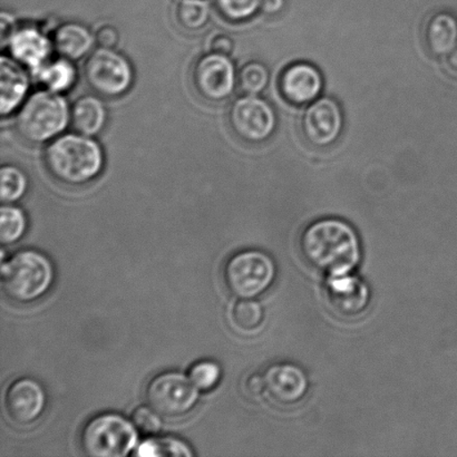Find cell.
<instances>
[{"instance_id":"obj_1","label":"cell","mask_w":457,"mask_h":457,"mask_svg":"<svg viewBox=\"0 0 457 457\" xmlns=\"http://www.w3.org/2000/svg\"><path fill=\"white\" fill-rule=\"evenodd\" d=\"M299 249L309 267L329 277L348 275L361 258L355 228L336 218L311 223L300 236Z\"/></svg>"},{"instance_id":"obj_2","label":"cell","mask_w":457,"mask_h":457,"mask_svg":"<svg viewBox=\"0 0 457 457\" xmlns=\"http://www.w3.org/2000/svg\"><path fill=\"white\" fill-rule=\"evenodd\" d=\"M45 167L56 181L79 187L96 180L104 168V152L92 137L64 134L49 143L44 155Z\"/></svg>"},{"instance_id":"obj_3","label":"cell","mask_w":457,"mask_h":457,"mask_svg":"<svg viewBox=\"0 0 457 457\" xmlns=\"http://www.w3.org/2000/svg\"><path fill=\"white\" fill-rule=\"evenodd\" d=\"M53 264L36 250H21L2 266L4 293L12 302L30 303L46 295L53 286Z\"/></svg>"},{"instance_id":"obj_4","label":"cell","mask_w":457,"mask_h":457,"mask_svg":"<svg viewBox=\"0 0 457 457\" xmlns=\"http://www.w3.org/2000/svg\"><path fill=\"white\" fill-rule=\"evenodd\" d=\"M69 103L61 93L33 94L18 112L16 127L26 142L43 145L61 136L71 122Z\"/></svg>"},{"instance_id":"obj_5","label":"cell","mask_w":457,"mask_h":457,"mask_svg":"<svg viewBox=\"0 0 457 457\" xmlns=\"http://www.w3.org/2000/svg\"><path fill=\"white\" fill-rule=\"evenodd\" d=\"M277 276L270 255L259 250H244L231 255L223 267L228 293L240 299L259 297L270 288Z\"/></svg>"},{"instance_id":"obj_6","label":"cell","mask_w":457,"mask_h":457,"mask_svg":"<svg viewBox=\"0 0 457 457\" xmlns=\"http://www.w3.org/2000/svg\"><path fill=\"white\" fill-rule=\"evenodd\" d=\"M137 429L118 414H102L89 420L80 432V447L92 457H123L136 449Z\"/></svg>"},{"instance_id":"obj_7","label":"cell","mask_w":457,"mask_h":457,"mask_svg":"<svg viewBox=\"0 0 457 457\" xmlns=\"http://www.w3.org/2000/svg\"><path fill=\"white\" fill-rule=\"evenodd\" d=\"M84 75L89 87L107 98L122 96L134 80L131 62L114 48L94 51L85 64Z\"/></svg>"},{"instance_id":"obj_8","label":"cell","mask_w":457,"mask_h":457,"mask_svg":"<svg viewBox=\"0 0 457 457\" xmlns=\"http://www.w3.org/2000/svg\"><path fill=\"white\" fill-rule=\"evenodd\" d=\"M147 404L164 418H179L195 409L199 389L187 376L178 371L155 376L145 389Z\"/></svg>"},{"instance_id":"obj_9","label":"cell","mask_w":457,"mask_h":457,"mask_svg":"<svg viewBox=\"0 0 457 457\" xmlns=\"http://www.w3.org/2000/svg\"><path fill=\"white\" fill-rule=\"evenodd\" d=\"M275 110L258 96L237 97L228 111V124L242 141L259 145L269 140L277 128Z\"/></svg>"},{"instance_id":"obj_10","label":"cell","mask_w":457,"mask_h":457,"mask_svg":"<svg viewBox=\"0 0 457 457\" xmlns=\"http://www.w3.org/2000/svg\"><path fill=\"white\" fill-rule=\"evenodd\" d=\"M237 82L235 62L223 54H205L192 70V84L196 93L208 102L226 101L235 92Z\"/></svg>"},{"instance_id":"obj_11","label":"cell","mask_w":457,"mask_h":457,"mask_svg":"<svg viewBox=\"0 0 457 457\" xmlns=\"http://www.w3.org/2000/svg\"><path fill=\"white\" fill-rule=\"evenodd\" d=\"M343 129V111L334 98L327 96L317 98L303 112L302 119L303 137L313 146L333 145L342 136Z\"/></svg>"},{"instance_id":"obj_12","label":"cell","mask_w":457,"mask_h":457,"mask_svg":"<svg viewBox=\"0 0 457 457\" xmlns=\"http://www.w3.org/2000/svg\"><path fill=\"white\" fill-rule=\"evenodd\" d=\"M324 293L330 311L346 320L362 315L370 302L369 287L351 273L329 277Z\"/></svg>"},{"instance_id":"obj_13","label":"cell","mask_w":457,"mask_h":457,"mask_svg":"<svg viewBox=\"0 0 457 457\" xmlns=\"http://www.w3.org/2000/svg\"><path fill=\"white\" fill-rule=\"evenodd\" d=\"M262 375L266 395L278 404H297L306 396L309 389L307 375L297 365L278 362L268 367Z\"/></svg>"},{"instance_id":"obj_14","label":"cell","mask_w":457,"mask_h":457,"mask_svg":"<svg viewBox=\"0 0 457 457\" xmlns=\"http://www.w3.org/2000/svg\"><path fill=\"white\" fill-rule=\"evenodd\" d=\"M46 406L42 385L31 378L15 380L4 395L8 418L17 424L27 425L37 420Z\"/></svg>"},{"instance_id":"obj_15","label":"cell","mask_w":457,"mask_h":457,"mask_svg":"<svg viewBox=\"0 0 457 457\" xmlns=\"http://www.w3.org/2000/svg\"><path fill=\"white\" fill-rule=\"evenodd\" d=\"M324 79L320 70L309 62H295L280 76V92L294 105H309L320 98Z\"/></svg>"},{"instance_id":"obj_16","label":"cell","mask_w":457,"mask_h":457,"mask_svg":"<svg viewBox=\"0 0 457 457\" xmlns=\"http://www.w3.org/2000/svg\"><path fill=\"white\" fill-rule=\"evenodd\" d=\"M53 46L51 40L35 27H21L13 31L8 40L12 57L34 74L47 64Z\"/></svg>"},{"instance_id":"obj_17","label":"cell","mask_w":457,"mask_h":457,"mask_svg":"<svg viewBox=\"0 0 457 457\" xmlns=\"http://www.w3.org/2000/svg\"><path fill=\"white\" fill-rule=\"evenodd\" d=\"M0 112L3 116L11 115L24 102L29 89V74L25 66L15 58L3 56L0 60Z\"/></svg>"},{"instance_id":"obj_18","label":"cell","mask_w":457,"mask_h":457,"mask_svg":"<svg viewBox=\"0 0 457 457\" xmlns=\"http://www.w3.org/2000/svg\"><path fill=\"white\" fill-rule=\"evenodd\" d=\"M424 40L433 56H449L457 47V18L447 12H433L425 21Z\"/></svg>"},{"instance_id":"obj_19","label":"cell","mask_w":457,"mask_h":457,"mask_svg":"<svg viewBox=\"0 0 457 457\" xmlns=\"http://www.w3.org/2000/svg\"><path fill=\"white\" fill-rule=\"evenodd\" d=\"M106 122V106L98 96H84L71 106V123L78 133L96 137L103 131Z\"/></svg>"},{"instance_id":"obj_20","label":"cell","mask_w":457,"mask_h":457,"mask_svg":"<svg viewBox=\"0 0 457 457\" xmlns=\"http://www.w3.org/2000/svg\"><path fill=\"white\" fill-rule=\"evenodd\" d=\"M96 37L87 26L79 22H66L58 27L54 35L53 44L62 57L79 61L91 51Z\"/></svg>"},{"instance_id":"obj_21","label":"cell","mask_w":457,"mask_h":457,"mask_svg":"<svg viewBox=\"0 0 457 457\" xmlns=\"http://www.w3.org/2000/svg\"><path fill=\"white\" fill-rule=\"evenodd\" d=\"M73 61L62 57L52 62H47L40 69L36 76L40 83H43L49 91L64 93L74 87L78 71Z\"/></svg>"},{"instance_id":"obj_22","label":"cell","mask_w":457,"mask_h":457,"mask_svg":"<svg viewBox=\"0 0 457 457\" xmlns=\"http://www.w3.org/2000/svg\"><path fill=\"white\" fill-rule=\"evenodd\" d=\"M174 15L181 29L196 31L208 24L210 6L205 0H180L177 4Z\"/></svg>"},{"instance_id":"obj_23","label":"cell","mask_w":457,"mask_h":457,"mask_svg":"<svg viewBox=\"0 0 457 457\" xmlns=\"http://www.w3.org/2000/svg\"><path fill=\"white\" fill-rule=\"evenodd\" d=\"M29 189L26 173L16 165H4L0 170V198L4 204L17 203Z\"/></svg>"},{"instance_id":"obj_24","label":"cell","mask_w":457,"mask_h":457,"mask_svg":"<svg viewBox=\"0 0 457 457\" xmlns=\"http://www.w3.org/2000/svg\"><path fill=\"white\" fill-rule=\"evenodd\" d=\"M27 230L24 212L15 205L4 204L0 212V241L3 245H12L21 240Z\"/></svg>"},{"instance_id":"obj_25","label":"cell","mask_w":457,"mask_h":457,"mask_svg":"<svg viewBox=\"0 0 457 457\" xmlns=\"http://www.w3.org/2000/svg\"><path fill=\"white\" fill-rule=\"evenodd\" d=\"M134 455L137 456H194V452L185 442L174 437H154L143 442Z\"/></svg>"},{"instance_id":"obj_26","label":"cell","mask_w":457,"mask_h":457,"mask_svg":"<svg viewBox=\"0 0 457 457\" xmlns=\"http://www.w3.org/2000/svg\"><path fill=\"white\" fill-rule=\"evenodd\" d=\"M231 317L237 328L251 331L262 324L264 312L262 304L253 299H240L232 308Z\"/></svg>"},{"instance_id":"obj_27","label":"cell","mask_w":457,"mask_h":457,"mask_svg":"<svg viewBox=\"0 0 457 457\" xmlns=\"http://www.w3.org/2000/svg\"><path fill=\"white\" fill-rule=\"evenodd\" d=\"M237 82L245 94L259 96L268 87L269 71L267 66L260 62H246L237 75Z\"/></svg>"},{"instance_id":"obj_28","label":"cell","mask_w":457,"mask_h":457,"mask_svg":"<svg viewBox=\"0 0 457 457\" xmlns=\"http://www.w3.org/2000/svg\"><path fill=\"white\" fill-rule=\"evenodd\" d=\"M214 6L225 20L232 22L245 21L262 8V0H214Z\"/></svg>"},{"instance_id":"obj_29","label":"cell","mask_w":457,"mask_h":457,"mask_svg":"<svg viewBox=\"0 0 457 457\" xmlns=\"http://www.w3.org/2000/svg\"><path fill=\"white\" fill-rule=\"evenodd\" d=\"M189 378L199 391H212L221 379L220 366L210 361L196 362L191 367Z\"/></svg>"},{"instance_id":"obj_30","label":"cell","mask_w":457,"mask_h":457,"mask_svg":"<svg viewBox=\"0 0 457 457\" xmlns=\"http://www.w3.org/2000/svg\"><path fill=\"white\" fill-rule=\"evenodd\" d=\"M160 416L150 406H140L134 411L132 423L137 431L147 434V436H154L162 428Z\"/></svg>"},{"instance_id":"obj_31","label":"cell","mask_w":457,"mask_h":457,"mask_svg":"<svg viewBox=\"0 0 457 457\" xmlns=\"http://www.w3.org/2000/svg\"><path fill=\"white\" fill-rule=\"evenodd\" d=\"M96 40L103 48H114L116 45L119 44V30L116 29L114 26H102L101 29L97 30Z\"/></svg>"},{"instance_id":"obj_32","label":"cell","mask_w":457,"mask_h":457,"mask_svg":"<svg viewBox=\"0 0 457 457\" xmlns=\"http://www.w3.org/2000/svg\"><path fill=\"white\" fill-rule=\"evenodd\" d=\"M233 46H235L233 39L227 34L214 35L212 42H210L212 52L223 54V55H230Z\"/></svg>"},{"instance_id":"obj_33","label":"cell","mask_w":457,"mask_h":457,"mask_svg":"<svg viewBox=\"0 0 457 457\" xmlns=\"http://www.w3.org/2000/svg\"><path fill=\"white\" fill-rule=\"evenodd\" d=\"M245 392L250 397L255 398V400L263 396L266 394L263 375H250L245 382Z\"/></svg>"},{"instance_id":"obj_34","label":"cell","mask_w":457,"mask_h":457,"mask_svg":"<svg viewBox=\"0 0 457 457\" xmlns=\"http://www.w3.org/2000/svg\"><path fill=\"white\" fill-rule=\"evenodd\" d=\"M2 29H0V36H2V45L3 47L8 43L9 38L12 35L13 31H15V22H13V18L9 15V13L3 12L2 13V25H0Z\"/></svg>"},{"instance_id":"obj_35","label":"cell","mask_w":457,"mask_h":457,"mask_svg":"<svg viewBox=\"0 0 457 457\" xmlns=\"http://www.w3.org/2000/svg\"><path fill=\"white\" fill-rule=\"evenodd\" d=\"M286 6V0H262V11L266 15H276Z\"/></svg>"},{"instance_id":"obj_36","label":"cell","mask_w":457,"mask_h":457,"mask_svg":"<svg viewBox=\"0 0 457 457\" xmlns=\"http://www.w3.org/2000/svg\"><path fill=\"white\" fill-rule=\"evenodd\" d=\"M447 66L453 73H457V47L447 56Z\"/></svg>"}]
</instances>
